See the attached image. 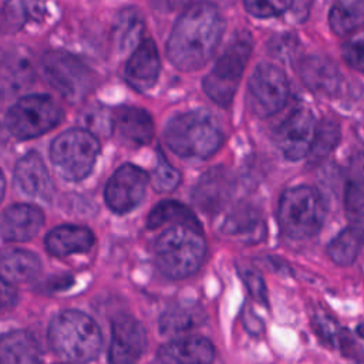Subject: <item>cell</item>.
<instances>
[{"label": "cell", "instance_id": "1", "mask_svg": "<svg viewBox=\"0 0 364 364\" xmlns=\"http://www.w3.org/2000/svg\"><path fill=\"white\" fill-rule=\"evenodd\" d=\"M225 21L209 1L189 4L176 20L166 43L169 61L182 71L202 68L215 54L223 36Z\"/></svg>", "mask_w": 364, "mask_h": 364}, {"label": "cell", "instance_id": "2", "mask_svg": "<svg viewBox=\"0 0 364 364\" xmlns=\"http://www.w3.org/2000/svg\"><path fill=\"white\" fill-rule=\"evenodd\" d=\"M48 341L63 360L84 364L100 354L102 336L90 316L77 310H65L51 320Z\"/></svg>", "mask_w": 364, "mask_h": 364}, {"label": "cell", "instance_id": "3", "mask_svg": "<svg viewBox=\"0 0 364 364\" xmlns=\"http://www.w3.org/2000/svg\"><path fill=\"white\" fill-rule=\"evenodd\" d=\"M165 144L183 158L205 159L222 145V131L218 121L205 109L175 115L164 132Z\"/></svg>", "mask_w": 364, "mask_h": 364}, {"label": "cell", "instance_id": "4", "mask_svg": "<svg viewBox=\"0 0 364 364\" xmlns=\"http://www.w3.org/2000/svg\"><path fill=\"white\" fill-rule=\"evenodd\" d=\"M158 269L171 279L193 274L203 263L206 242L202 229L173 225L158 236L154 245Z\"/></svg>", "mask_w": 364, "mask_h": 364}, {"label": "cell", "instance_id": "5", "mask_svg": "<svg viewBox=\"0 0 364 364\" xmlns=\"http://www.w3.org/2000/svg\"><path fill=\"white\" fill-rule=\"evenodd\" d=\"M326 203L320 192L311 186L287 188L279 202V226L293 240L314 236L326 219Z\"/></svg>", "mask_w": 364, "mask_h": 364}, {"label": "cell", "instance_id": "6", "mask_svg": "<svg viewBox=\"0 0 364 364\" xmlns=\"http://www.w3.org/2000/svg\"><path fill=\"white\" fill-rule=\"evenodd\" d=\"M100 154L97 135L74 128L60 134L51 144L50 158L58 173L68 181H81L92 169Z\"/></svg>", "mask_w": 364, "mask_h": 364}, {"label": "cell", "instance_id": "7", "mask_svg": "<svg viewBox=\"0 0 364 364\" xmlns=\"http://www.w3.org/2000/svg\"><path fill=\"white\" fill-rule=\"evenodd\" d=\"M252 53V41L247 34L237 36L222 53L213 68L203 78L206 95L218 105L228 107L239 87L240 78Z\"/></svg>", "mask_w": 364, "mask_h": 364}, {"label": "cell", "instance_id": "8", "mask_svg": "<svg viewBox=\"0 0 364 364\" xmlns=\"http://www.w3.org/2000/svg\"><path fill=\"white\" fill-rule=\"evenodd\" d=\"M40 73L51 88L71 102L82 100L94 85V74L88 65L63 50L46 53L40 61Z\"/></svg>", "mask_w": 364, "mask_h": 364}, {"label": "cell", "instance_id": "9", "mask_svg": "<svg viewBox=\"0 0 364 364\" xmlns=\"http://www.w3.org/2000/svg\"><path fill=\"white\" fill-rule=\"evenodd\" d=\"M63 118L61 108L43 94L21 97L6 114L7 129L18 139L40 136L53 129Z\"/></svg>", "mask_w": 364, "mask_h": 364}, {"label": "cell", "instance_id": "10", "mask_svg": "<svg viewBox=\"0 0 364 364\" xmlns=\"http://www.w3.org/2000/svg\"><path fill=\"white\" fill-rule=\"evenodd\" d=\"M249 104L252 111L267 118L279 112L287 102L290 87L282 68L272 63H260L249 80Z\"/></svg>", "mask_w": 364, "mask_h": 364}, {"label": "cell", "instance_id": "11", "mask_svg": "<svg viewBox=\"0 0 364 364\" xmlns=\"http://www.w3.org/2000/svg\"><path fill=\"white\" fill-rule=\"evenodd\" d=\"M316 127L317 124L311 111L307 108L294 109L274 129V145L286 159L299 161L309 155Z\"/></svg>", "mask_w": 364, "mask_h": 364}, {"label": "cell", "instance_id": "12", "mask_svg": "<svg viewBox=\"0 0 364 364\" xmlns=\"http://www.w3.org/2000/svg\"><path fill=\"white\" fill-rule=\"evenodd\" d=\"M149 176L136 165L119 166L105 186V202L115 213H128L142 200Z\"/></svg>", "mask_w": 364, "mask_h": 364}, {"label": "cell", "instance_id": "13", "mask_svg": "<svg viewBox=\"0 0 364 364\" xmlns=\"http://www.w3.org/2000/svg\"><path fill=\"white\" fill-rule=\"evenodd\" d=\"M146 344L142 324L132 316L121 314L112 321V336L108 350L109 364H136Z\"/></svg>", "mask_w": 364, "mask_h": 364}, {"label": "cell", "instance_id": "14", "mask_svg": "<svg viewBox=\"0 0 364 364\" xmlns=\"http://www.w3.org/2000/svg\"><path fill=\"white\" fill-rule=\"evenodd\" d=\"M161 70L159 53L152 40L141 41L125 65V80L136 91H148L156 82Z\"/></svg>", "mask_w": 364, "mask_h": 364}, {"label": "cell", "instance_id": "15", "mask_svg": "<svg viewBox=\"0 0 364 364\" xmlns=\"http://www.w3.org/2000/svg\"><path fill=\"white\" fill-rule=\"evenodd\" d=\"M43 222L44 215L38 206L17 203L1 213L0 235L9 242H26L38 233Z\"/></svg>", "mask_w": 364, "mask_h": 364}, {"label": "cell", "instance_id": "16", "mask_svg": "<svg viewBox=\"0 0 364 364\" xmlns=\"http://www.w3.org/2000/svg\"><path fill=\"white\" fill-rule=\"evenodd\" d=\"M215 348L199 336H188L164 344L156 354V364H212Z\"/></svg>", "mask_w": 364, "mask_h": 364}, {"label": "cell", "instance_id": "17", "mask_svg": "<svg viewBox=\"0 0 364 364\" xmlns=\"http://www.w3.org/2000/svg\"><path fill=\"white\" fill-rule=\"evenodd\" d=\"M14 179L18 188L28 196L50 200L54 193L51 176L41 156L31 151L18 159L14 169Z\"/></svg>", "mask_w": 364, "mask_h": 364}, {"label": "cell", "instance_id": "18", "mask_svg": "<svg viewBox=\"0 0 364 364\" xmlns=\"http://www.w3.org/2000/svg\"><path fill=\"white\" fill-rule=\"evenodd\" d=\"M34 80V68L30 55L24 50H11L0 55V94L13 95Z\"/></svg>", "mask_w": 364, "mask_h": 364}, {"label": "cell", "instance_id": "19", "mask_svg": "<svg viewBox=\"0 0 364 364\" xmlns=\"http://www.w3.org/2000/svg\"><path fill=\"white\" fill-rule=\"evenodd\" d=\"M94 235L88 228L77 225H63L48 232L46 237L47 250L57 257L87 252L94 245Z\"/></svg>", "mask_w": 364, "mask_h": 364}, {"label": "cell", "instance_id": "20", "mask_svg": "<svg viewBox=\"0 0 364 364\" xmlns=\"http://www.w3.org/2000/svg\"><path fill=\"white\" fill-rule=\"evenodd\" d=\"M300 77L306 87L314 92L330 95L340 85V73L333 61L321 55H309L300 63Z\"/></svg>", "mask_w": 364, "mask_h": 364}, {"label": "cell", "instance_id": "21", "mask_svg": "<svg viewBox=\"0 0 364 364\" xmlns=\"http://www.w3.org/2000/svg\"><path fill=\"white\" fill-rule=\"evenodd\" d=\"M232 178L225 168H213L206 172L195 189V202L206 212H215L229 198Z\"/></svg>", "mask_w": 364, "mask_h": 364}, {"label": "cell", "instance_id": "22", "mask_svg": "<svg viewBox=\"0 0 364 364\" xmlns=\"http://www.w3.org/2000/svg\"><path fill=\"white\" fill-rule=\"evenodd\" d=\"M114 127L127 142L134 145H146L154 136L151 115L136 107H121L114 117Z\"/></svg>", "mask_w": 364, "mask_h": 364}, {"label": "cell", "instance_id": "23", "mask_svg": "<svg viewBox=\"0 0 364 364\" xmlns=\"http://www.w3.org/2000/svg\"><path fill=\"white\" fill-rule=\"evenodd\" d=\"M40 346L37 340L23 330L0 337V364H38Z\"/></svg>", "mask_w": 364, "mask_h": 364}, {"label": "cell", "instance_id": "24", "mask_svg": "<svg viewBox=\"0 0 364 364\" xmlns=\"http://www.w3.org/2000/svg\"><path fill=\"white\" fill-rule=\"evenodd\" d=\"M40 267L38 257L28 250L13 249L0 255V277L11 284L34 279Z\"/></svg>", "mask_w": 364, "mask_h": 364}, {"label": "cell", "instance_id": "25", "mask_svg": "<svg viewBox=\"0 0 364 364\" xmlns=\"http://www.w3.org/2000/svg\"><path fill=\"white\" fill-rule=\"evenodd\" d=\"M328 24L337 36H346L364 26V0H337L330 13Z\"/></svg>", "mask_w": 364, "mask_h": 364}, {"label": "cell", "instance_id": "26", "mask_svg": "<svg viewBox=\"0 0 364 364\" xmlns=\"http://www.w3.org/2000/svg\"><path fill=\"white\" fill-rule=\"evenodd\" d=\"M363 242V235L353 226H347L328 242L327 255L338 266H351L358 256Z\"/></svg>", "mask_w": 364, "mask_h": 364}, {"label": "cell", "instance_id": "27", "mask_svg": "<svg viewBox=\"0 0 364 364\" xmlns=\"http://www.w3.org/2000/svg\"><path fill=\"white\" fill-rule=\"evenodd\" d=\"M203 320L205 313L199 306H172L162 313L159 318V330L164 334H178L192 327L200 326Z\"/></svg>", "mask_w": 364, "mask_h": 364}, {"label": "cell", "instance_id": "28", "mask_svg": "<svg viewBox=\"0 0 364 364\" xmlns=\"http://www.w3.org/2000/svg\"><path fill=\"white\" fill-rule=\"evenodd\" d=\"M148 228L155 229L165 223L173 222L175 225H186L196 229H202L195 213L181 202L164 200L159 202L148 215Z\"/></svg>", "mask_w": 364, "mask_h": 364}, {"label": "cell", "instance_id": "29", "mask_svg": "<svg viewBox=\"0 0 364 364\" xmlns=\"http://www.w3.org/2000/svg\"><path fill=\"white\" fill-rule=\"evenodd\" d=\"M340 138H341V131L336 121L323 119L320 124H317L314 139L309 152L311 161L317 162L326 158L337 146Z\"/></svg>", "mask_w": 364, "mask_h": 364}, {"label": "cell", "instance_id": "30", "mask_svg": "<svg viewBox=\"0 0 364 364\" xmlns=\"http://www.w3.org/2000/svg\"><path fill=\"white\" fill-rule=\"evenodd\" d=\"M144 30L142 18L136 13V10H124L118 16L117 27H115V38L117 44L121 50L132 48L139 44V37Z\"/></svg>", "mask_w": 364, "mask_h": 364}, {"label": "cell", "instance_id": "31", "mask_svg": "<svg viewBox=\"0 0 364 364\" xmlns=\"http://www.w3.org/2000/svg\"><path fill=\"white\" fill-rule=\"evenodd\" d=\"M344 209L350 226L357 229L364 237V185L350 181L344 191Z\"/></svg>", "mask_w": 364, "mask_h": 364}, {"label": "cell", "instance_id": "32", "mask_svg": "<svg viewBox=\"0 0 364 364\" xmlns=\"http://www.w3.org/2000/svg\"><path fill=\"white\" fill-rule=\"evenodd\" d=\"M260 225V219L256 210L252 208L237 209L226 220L225 229L232 235H253Z\"/></svg>", "mask_w": 364, "mask_h": 364}, {"label": "cell", "instance_id": "33", "mask_svg": "<svg viewBox=\"0 0 364 364\" xmlns=\"http://www.w3.org/2000/svg\"><path fill=\"white\" fill-rule=\"evenodd\" d=\"M181 182V173L159 152L158 162L152 173V185L158 192H171Z\"/></svg>", "mask_w": 364, "mask_h": 364}, {"label": "cell", "instance_id": "34", "mask_svg": "<svg viewBox=\"0 0 364 364\" xmlns=\"http://www.w3.org/2000/svg\"><path fill=\"white\" fill-rule=\"evenodd\" d=\"M293 0H243L249 14L259 18H269L283 14L291 7Z\"/></svg>", "mask_w": 364, "mask_h": 364}, {"label": "cell", "instance_id": "35", "mask_svg": "<svg viewBox=\"0 0 364 364\" xmlns=\"http://www.w3.org/2000/svg\"><path fill=\"white\" fill-rule=\"evenodd\" d=\"M82 125L84 129L95 134L107 135L111 132L114 127V119L101 108V107H92L82 114Z\"/></svg>", "mask_w": 364, "mask_h": 364}, {"label": "cell", "instance_id": "36", "mask_svg": "<svg viewBox=\"0 0 364 364\" xmlns=\"http://www.w3.org/2000/svg\"><path fill=\"white\" fill-rule=\"evenodd\" d=\"M24 10L14 1H7L0 6V31L16 30L23 24Z\"/></svg>", "mask_w": 364, "mask_h": 364}, {"label": "cell", "instance_id": "37", "mask_svg": "<svg viewBox=\"0 0 364 364\" xmlns=\"http://www.w3.org/2000/svg\"><path fill=\"white\" fill-rule=\"evenodd\" d=\"M343 57L348 65L364 71V36L347 41L343 47Z\"/></svg>", "mask_w": 364, "mask_h": 364}, {"label": "cell", "instance_id": "38", "mask_svg": "<svg viewBox=\"0 0 364 364\" xmlns=\"http://www.w3.org/2000/svg\"><path fill=\"white\" fill-rule=\"evenodd\" d=\"M243 282L247 286L250 294L263 304H267V291L263 282V277L255 270H246L243 273Z\"/></svg>", "mask_w": 364, "mask_h": 364}, {"label": "cell", "instance_id": "39", "mask_svg": "<svg viewBox=\"0 0 364 364\" xmlns=\"http://www.w3.org/2000/svg\"><path fill=\"white\" fill-rule=\"evenodd\" d=\"M314 327L317 330V334L327 343L331 346H337V338H338V333L341 328H338L336 326V323L326 316H317L316 321H314Z\"/></svg>", "mask_w": 364, "mask_h": 364}, {"label": "cell", "instance_id": "40", "mask_svg": "<svg viewBox=\"0 0 364 364\" xmlns=\"http://www.w3.org/2000/svg\"><path fill=\"white\" fill-rule=\"evenodd\" d=\"M17 300V291L14 284L0 277V311L10 309Z\"/></svg>", "mask_w": 364, "mask_h": 364}, {"label": "cell", "instance_id": "41", "mask_svg": "<svg viewBox=\"0 0 364 364\" xmlns=\"http://www.w3.org/2000/svg\"><path fill=\"white\" fill-rule=\"evenodd\" d=\"M151 4L161 11H175L179 9H186V6L189 4V0H151Z\"/></svg>", "mask_w": 364, "mask_h": 364}, {"label": "cell", "instance_id": "42", "mask_svg": "<svg viewBox=\"0 0 364 364\" xmlns=\"http://www.w3.org/2000/svg\"><path fill=\"white\" fill-rule=\"evenodd\" d=\"M351 181L364 185V152L357 154L351 161Z\"/></svg>", "mask_w": 364, "mask_h": 364}, {"label": "cell", "instance_id": "43", "mask_svg": "<svg viewBox=\"0 0 364 364\" xmlns=\"http://www.w3.org/2000/svg\"><path fill=\"white\" fill-rule=\"evenodd\" d=\"M4 188H6V185H4V176H3V172H1V169H0V202H1L3 195H4Z\"/></svg>", "mask_w": 364, "mask_h": 364}, {"label": "cell", "instance_id": "44", "mask_svg": "<svg viewBox=\"0 0 364 364\" xmlns=\"http://www.w3.org/2000/svg\"><path fill=\"white\" fill-rule=\"evenodd\" d=\"M357 334L364 338V323H361V324L357 327Z\"/></svg>", "mask_w": 364, "mask_h": 364}]
</instances>
